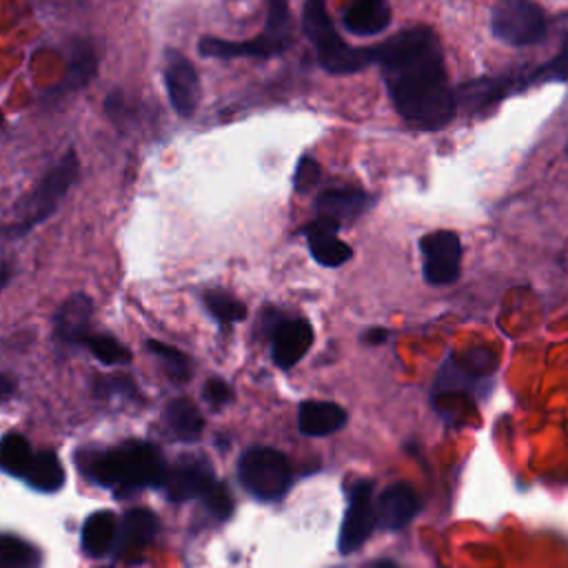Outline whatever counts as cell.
<instances>
[{"instance_id": "1", "label": "cell", "mask_w": 568, "mask_h": 568, "mask_svg": "<svg viewBox=\"0 0 568 568\" xmlns=\"http://www.w3.org/2000/svg\"><path fill=\"white\" fill-rule=\"evenodd\" d=\"M375 64L397 113L408 124L439 131L453 120L457 100L446 82L439 40L428 27L399 31L377 44Z\"/></svg>"}, {"instance_id": "2", "label": "cell", "mask_w": 568, "mask_h": 568, "mask_svg": "<svg viewBox=\"0 0 568 568\" xmlns=\"http://www.w3.org/2000/svg\"><path fill=\"white\" fill-rule=\"evenodd\" d=\"M84 470L118 495H129L144 486L162 484L166 466L153 444L124 442L115 448L93 453L84 459Z\"/></svg>"}, {"instance_id": "3", "label": "cell", "mask_w": 568, "mask_h": 568, "mask_svg": "<svg viewBox=\"0 0 568 568\" xmlns=\"http://www.w3.org/2000/svg\"><path fill=\"white\" fill-rule=\"evenodd\" d=\"M80 162L73 149H69L40 180L38 184L13 206L9 222L0 229L4 240H18L47 222L78 182Z\"/></svg>"}, {"instance_id": "4", "label": "cell", "mask_w": 568, "mask_h": 568, "mask_svg": "<svg viewBox=\"0 0 568 568\" xmlns=\"http://www.w3.org/2000/svg\"><path fill=\"white\" fill-rule=\"evenodd\" d=\"M302 29L315 49L320 67L331 75H351L375 64V47H351L337 33L326 0H304Z\"/></svg>"}, {"instance_id": "5", "label": "cell", "mask_w": 568, "mask_h": 568, "mask_svg": "<svg viewBox=\"0 0 568 568\" xmlns=\"http://www.w3.org/2000/svg\"><path fill=\"white\" fill-rule=\"evenodd\" d=\"M244 488L260 499H277L291 484L288 459L266 446L248 448L237 466Z\"/></svg>"}, {"instance_id": "6", "label": "cell", "mask_w": 568, "mask_h": 568, "mask_svg": "<svg viewBox=\"0 0 568 568\" xmlns=\"http://www.w3.org/2000/svg\"><path fill=\"white\" fill-rule=\"evenodd\" d=\"M490 27L497 40L510 47H528L544 38L546 16L535 0H497Z\"/></svg>"}, {"instance_id": "7", "label": "cell", "mask_w": 568, "mask_h": 568, "mask_svg": "<svg viewBox=\"0 0 568 568\" xmlns=\"http://www.w3.org/2000/svg\"><path fill=\"white\" fill-rule=\"evenodd\" d=\"M162 78H164V91L173 111L180 118H193L202 95L200 75L193 62L182 51L169 47L164 49Z\"/></svg>"}, {"instance_id": "8", "label": "cell", "mask_w": 568, "mask_h": 568, "mask_svg": "<svg viewBox=\"0 0 568 568\" xmlns=\"http://www.w3.org/2000/svg\"><path fill=\"white\" fill-rule=\"evenodd\" d=\"M422 271L428 284H450L459 275L462 244L453 231H433L419 240Z\"/></svg>"}, {"instance_id": "9", "label": "cell", "mask_w": 568, "mask_h": 568, "mask_svg": "<svg viewBox=\"0 0 568 568\" xmlns=\"http://www.w3.org/2000/svg\"><path fill=\"white\" fill-rule=\"evenodd\" d=\"M377 526V508L373 504V486L368 481H359L351 490V501L339 528L337 548L348 555L357 550Z\"/></svg>"}, {"instance_id": "10", "label": "cell", "mask_w": 568, "mask_h": 568, "mask_svg": "<svg viewBox=\"0 0 568 568\" xmlns=\"http://www.w3.org/2000/svg\"><path fill=\"white\" fill-rule=\"evenodd\" d=\"M268 331L271 355L280 368L295 366L313 344V326L304 317H282L273 313Z\"/></svg>"}, {"instance_id": "11", "label": "cell", "mask_w": 568, "mask_h": 568, "mask_svg": "<svg viewBox=\"0 0 568 568\" xmlns=\"http://www.w3.org/2000/svg\"><path fill=\"white\" fill-rule=\"evenodd\" d=\"M286 49H288V42L271 38L264 31L260 36H253V38H246V40H229V38L204 36L197 42V53L202 58H215V60H235V58L268 60V58L282 55Z\"/></svg>"}, {"instance_id": "12", "label": "cell", "mask_w": 568, "mask_h": 568, "mask_svg": "<svg viewBox=\"0 0 568 568\" xmlns=\"http://www.w3.org/2000/svg\"><path fill=\"white\" fill-rule=\"evenodd\" d=\"M215 484L213 470L206 459L182 457L175 466L166 468L162 488L169 499L184 501L193 497H204V493Z\"/></svg>"}, {"instance_id": "13", "label": "cell", "mask_w": 568, "mask_h": 568, "mask_svg": "<svg viewBox=\"0 0 568 568\" xmlns=\"http://www.w3.org/2000/svg\"><path fill=\"white\" fill-rule=\"evenodd\" d=\"M339 229H342L339 222L322 215H317L313 222H306L302 226V235L306 237L308 251L317 264L337 268L351 260L353 248L337 237Z\"/></svg>"}, {"instance_id": "14", "label": "cell", "mask_w": 568, "mask_h": 568, "mask_svg": "<svg viewBox=\"0 0 568 568\" xmlns=\"http://www.w3.org/2000/svg\"><path fill=\"white\" fill-rule=\"evenodd\" d=\"M93 300L87 293L69 295L55 311L53 337L62 346H78L87 339L91 328Z\"/></svg>"}, {"instance_id": "15", "label": "cell", "mask_w": 568, "mask_h": 568, "mask_svg": "<svg viewBox=\"0 0 568 568\" xmlns=\"http://www.w3.org/2000/svg\"><path fill=\"white\" fill-rule=\"evenodd\" d=\"M419 510V499L410 484L395 481L379 495L377 526L384 530H399L408 526Z\"/></svg>"}, {"instance_id": "16", "label": "cell", "mask_w": 568, "mask_h": 568, "mask_svg": "<svg viewBox=\"0 0 568 568\" xmlns=\"http://www.w3.org/2000/svg\"><path fill=\"white\" fill-rule=\"evenodd\" d=\"M373 206V197L355 186L326 189L315 197V211L322 217H331L339 224L357 220Z\"/></svg>"}, {"instance_id": "17", "label": "cell", "mask_w": 568, "mask_h": 568, "mask_svg": "<svg viewBox=\"0 0 568 568\" xmlns=\"http://www.w3.org/2000/svg\"><path fill=\"white\" fill-rule=\"evenodd\" d=\"M158 532V517L149 508H133L122 519L118 552L124 561H140L144 548L153 541Z\"/></svg>"}, {"instance_id": "18", "label": "cell", "mask_w": 568, "mask_h": 568, "mask_svg": "<svg viewBox=\"0 0 568 568\" xmlns=\"http://www.w3.org/2000/svg\"><path fill=\"white\" fill-rule=\"evenodd\" d=\"M95 73H98V55H95L93 44L82 38L73 40L69 47L64 75H62L60 84L49 91V95L58 98V95H64L71 91H80L95 78Z\"/></svg>"}, {"instance_id": "19", "label": "cell", "mask_w": 568, "mask_h": 568, "mask_svg": "<svg viewBox=\"0 0 568 568\" xmlns=\"http://www.w3.org/2000/svg\"><path fill=\"white\" fill-rule=\"evenodd\" d=\"M390 22V9L386 0H353L342 16L346 31L355 36L382 33Z\"/></svg>"}, {"instance_id": "20", "label": "cell", "mask_w": 568, "mask_h": 568, "mask_svg": "<svg viewBox=\"0 0 568 568\" xmlns=\"http://www.w3.org/2000/svg\"><path fill=\"white\" fill-rule=\"evenodd\" d=\"M297 424L304 435L324 437L339 430L346 424V410L333 402H304L297 413Z\"/></svg>"}, {"instance_id": "21", "label": "cell", "mask_w": 568, "mask_h": 568, "mask_svg": "<svg viewBox=\"0 0 568 568\" xmlns=\"http://www.w3.org/2000/svg\"><path fill=\"white\" fill-rule=\"evenodd\" d=\"M115 535L118 526L109 510L91 513L82 526V548L91 557H102L113 548Z\"/></svg>"}, {"instance_id": "22", "label": "cell", "mask_w": 568, "mask_h": 568, "mask_svg": "<svg viewBox=\"0 0 568 568\" xmlns=\"http://www.w3.org/2000/svg\"><path fill=\"white\" fill-rule=\"evenodd\" d=\"M164 419H166L169 430L182 442L197 439L204 428V419H202L197 406L186 397H178V399L169 402L164 408Z\"/></svg>"}, {"instance_id": "23", "label": "cell", "mask_w": 568, "mask_h": 568, "mask_svg": "<svg viewBox=\"0 0 568 568\" xmlns=\"http://www.w3.org/2000/svg\"><path fill=\"white\" fill-rule=\"evenodd\" d=\"M36 490L42 493H53L64 484V468L53 450H38L27 477H24Z\"/></svg>"}, {"instance_id": "24", "label": "cell", "mask_w": 568, "mask_h": 568, "mask_svg": "<svg viewBox=\"0 0 568 568\" xmlns=\"http://www.w3.org/2000/svg\"><path fill=\"white\" fill-rule=\"evenodd\" d=\"M33 457L36 453L31 450L29 442L22 435L9 433L0 439V470L24 479Z\"/></svg>"}, {"instance_id": "25", "label": "cell", "mask_w": 568, "mask_h": 568, "mask_svg": "<svg viewBox=\"0 0 568 568\" xmlns=\"http://www.w3.org/2000/svg\"><path fill=\"white\" fill-rule=\"evenodd\" d=\"M202 304H204L206 313L224 328L235 322L246 320V304L240 302L237 297H233L229 291H220V288L204 291Z\"/></svg>"}, {"instance_id": "26", "label": "cell", "mask_w": 568, "mask_h": 568, "mask_svg": "<svg viewBox=\"0 0 568 568\" xmlns=\"http://www.w3.org/2000/svg\"><path fill=\"white\" fill-rule=\"evenodd\" d=\"M82 346L106 366H122L131 362V351L120 339L106 333H89Z\"/></svg>"}, {"instance_id": "27", "label": "cell", "mask_w": 568, "mask_h": 568, "mask_svg": "<svg viewBox=\"0 0 568 568\" xmlns=\"http://www.w3.org/2000/svg\"><path fill=\"white\" fill-rule=\"evenodd\" d=\"M548 80H568V42L564 44V49L548 62H544L541 67L532 69L530 73H524V75H513L508 78V84H510V91H519L524 87H530L535 82H548Z\"/></svg>"}, {"instance_id": "28", "label": "cell", "mask_w": 568, "mask_h": 568, "mask_svg": "<svg viewBox=\"0 0 568 568\" xmlns=\"http://www.w3.org/2000/svg\"><path fill=\"white\" fill-rule=\"evenodd\" d=\"M146 351L153 353L160 364L164 366L166 375L175 382H186L193 373V364H191V357L186 353H182L180 348L175 346H169L164 342H158V339H149L146 342Z\"/></svg>"}, {"instance_id": "29", "label": "cell", "mask_w": 568, "mask_h": 568, "mask_svg": "<svg viewBox=\"0 0 568 568\" xmlns=\"http://www.w3.org/2000/svg\"><path fill=\"white\" fill-rule=\"evenodd\" d=\"M264 33L291 44V11L288 0H266Z\"/></svg>"}, {"instance_id": "30", "label": "cell", "mask_w": 568, "mask_h": 568, "mask_svg": "<svg viewBox=\"0 0 568 568\" xmlns=\"http://www.w3.org/2000/svg\"><path fill=\"white\" fill-rule=\"evenodd\" d=\"M36 561V552L18 537H0V568H29Z\"/></svg>"}, {"instance_id": "31", "label": "cell", "mask_w": 568, "mask_h": 568, "mask_svg": "<svg viewBox=\"0 0 568 568\" xmlns=\"http://www.w3.org/2000/svg\"><path fill=\"white\" fill-rule=\"evenodd\" d=\"M95 395L100 397H129L133 399L138 395V386L129 375H109L95 379Z\"/></svg>"}, {"instance_id": "32", "label": "cell", "mask_w": 568, "mask_h": 568, "mask_svg": "<svg viewBox=\"0 0 568 568\" xmlns=\"http://www.w3.org/2000/svg\"><path fill=\"white\" fill-rule=\"evenodd\" d=\"M204 504H206V508L215 515V517H220V519H226L229 515H231V510H233V499H231V493H229V488L224 486V484H213L206 493H204Z\"/></svg>"}, {"instance_id": "33", "label": "cell", "mask_w": 568, "mask_h": 568, "mask_svg": "<svg viewBox=\"0 0 568 568\" xmlns=\"http://www.w3.org/2000/svg\"><path fill=\"white\" fill-rule=\"evenodd\" d=\"M320 173H322V171H320L317 160L311 158V155H302L300 162H297V166H295V175H293V186H295V191L304 193V191L313 189V186L317 184V180H320Z\"/></svg>"}, {"instance_id": "34", "label": "cell", "mask_w": 568, "mask_h": 568, "mask_svg": "<svg viewBox=\"0 0 568 568\" xmlns=\"http://www.w3.org/2000/svg\"><path fill=\"white\" fill-rule=\"evenodd\" d=\"M202 397L213 406V408H220V406H226L231 399H233V388L220 379V377H211L204 388H202Z\"/></svg>"}, {"instance_id": "35", "label": "cell", "mask_w": 568, "mask_h": 568, "mask_svg": "<svg viewBox=\"0 0 568 568\" xmlns=\"http://www.w3.org/2000/svg\"><path fill=\"white\" fill-rule=\"evenodd\" d=\"M386 339H388V331H386V328H382V326H373V328H368V331L362 335V342L373 344V346L384 344Z\"/></svg>"}, {"instance_id": "36", "label": "cell", "mask_w": 568, "mask_h": 568, "mask_svg": "<svg viewBox=\"0 0 568 568\" xmlns=\"http://www.w3.org/2000/svg\"><path fill=\"white\" fill-rule=\"evenodd\" d=\"M16 393V377L0 373V404Z\"/></svg>"}, {"instance_id": "37", "label": "cell", "mask_w": 568, "mask_h": 568, "mask_svg": "<svg viewBox=\"0 0 568 568\" xmlns=\"http://www.w3.org/2000/svg\"><path fill=\"white\" fill-rule=\"evenodd\" d=\"M13 277V266L7 262H0V291L11 282Z\"/></svg>"}, {"instance_id": "38", "label": "cell", "mask_w": 568, "mask_h": 568, "mask_svg": "<svg viewBox=\"0 0 568 568\" xmlns=\"http://www.w3.org/2000/svg\"><path fill=\"white\" fill-rule=\"evenodd\" d=\"M371 568H399L395 561H390V559H377Z\"/></svg>"}, {"instance_id": "39", "label": "cell", "mask_w": 568, "mask_h": 568, "mask_svg": "<svg viewBox=\"0 0 568 568\" xmlns=\"http://www.w3.org/2000/svg\"><path fill=\"white\" fill-rule=\"evenodd\" d=\"M4 124V115H2V111H0V126Z\"/></svg>"}]
</instances>
